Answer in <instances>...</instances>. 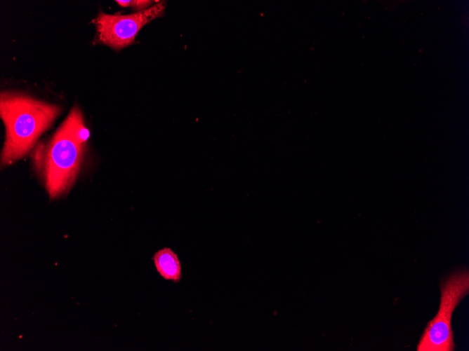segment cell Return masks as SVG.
Listing matches in <instances>:
<instances>
[{"mask_svg": "<svg viewBox=\"0 0 469 351\" xmlns=\"http://www.w3.org/2000/svg\"><path fill=\"white\" fill-rule=\"evenodd\" d=\"M60 106L15 92H2L0 116L6 128L1 166L26 156L60 113Z\"/></svg>", "mask_w": 469, "mask_h": 351, "instance_id": "1", "label": "cell"}, {"mask_svg": "<svg viewBox=\"0 0 469 351\" xmlns=\"http://www.w3.org/2000/svg\"><path fill=\"white\" fill-rule=\"evenodd\" d=\"M88 137L82 113L74 106L51 139L44 157L43 173L51 199L62 195L72 186Z\"/></svg>", "mask_w": 469, "mask_h": 351, "instance_id": "2", "label": "cell"}, {"mask_svg": "<svg viewBox=\"0 0 469 351\" xmlns=\"http://www.w3.org/2000/svg\"><path fill=\"white\" fill-rule=\"evenodd\" d=\"M440 291L439 310L427 324L417 345V351L454 350L451 316L456 306L469 292L468 271L451 274L440 284Z\"/></svg>", "mask_w": 469, "mask_h": 351, "instance_id": "3", "label": "cell"}, {"mask_svg": "<svg viewBox=\"0 0 469 351\" xmlns=\"http://www.w3.org/2000/svg\"><path fill=\"white\" fill-rule=\"evenodd\" d=\"M166 6V1H159L147 10L125 15L100 12L93 20L98 41L115 50L124 48L133 43L145 25L164 15Z\"/></svg>", "mask_w": 469, "mask_h": 351, "instance_id": "4", "label": "cell"}, {"mask_svg": "<svg viewBox=\"0 0 469 351\" xmlns=\"http://www.w3.org/2000/svg\"><path fill=\"white\" fill-rule=\"evenodd\" d=\"M154 266L159 275L166 280L179 282L182 277L181 263L178 254L171 248L164 247L153 256Z\"/></svg>", "mask_w": 469, "mask_h": 351, "instance_id": "5", "label": "cell"}, {"mask_svg": "<svg viewBox=\"0 0 469 351\" xmlns=\"http://www.w3.org/2000/svg\"><path fill=\"white\" fill-rule=\"evenodd\" d=\"M154 1L134 0L131 1L130 6L137 12L143 11L151 7Z\"/></svg>", "mask_w": 469, "mask_h": 351, "instance_id": "6", "label": "cell"}, {"mask_svg": "<svg viewBox=\"0 0 469 351\" xmlns=\"http://www.w3.org/2000/svg\"><path fill=\"white\" fill-rule=\"evenodd\" d=\"M131 1H116V2L122 7L126 8L130 6Z\"/></svg>", "mask_w": 469, "mask_h": 351, "instance_id": "7", "label": "cell"}]
</instances>
